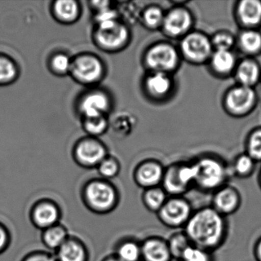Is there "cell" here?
<instances>
[{"label": "cell", "instance_id": "cell-11", "mask_svg": "<svg viewBox=\"0 0 261 261\" xmlns=\"http://www.w3.org/2000/svg\"><path fill=\"white\" fill-rule=\"evenodd\" d=\"M241 204V195L238 189L232 186L226 185L214 192L212 207L223 216L234 214Z\"/></svg>", "mask_w": 261, "mask_h": 261}, {"label": "cell", "instance_id": "cell-3", "mask_svg": "<svg viewBox=\"0 0 261 261\" xmlns=\"http://www.w3.org/2000/svg\"><path fill=\"white\" fill-rule=\"evenodd\" d=\"M259 98L255 88L236 85L224 92L222 107L224 112L234 118L250 115L257 106Z\"/></svg>", "mask_w": 261, "mask_h": 261}, {"label": "cell", "instance_id": "cell-27", "mask_svg": "<svg viewBox=\"0 0 261 261\" xmlns=\"http://www.w3.org/2000/svg\"><path fill=\"white\" fill-rule=\"evenodd\" d=\"M114 255L121 261L142 260L141 244L134 240L122 241L117 246Z\"/></svg>", "mask_w": 261, "mask_h": 261}, {"label": "cell", "instance_id": "cell-34", "mask_svg": "<svg viewBox=\"0 0 261 261\" xmlns=\"http://www.w3.org/2000/svg\"><path fill=\"white\" fill-rule=\"evenodd\" d=\"M16 74V70L13 62L5 58L0 57V82L13 80Z\"/></svg>", "mask_w": 261, "mask_h": 261}, {"label": "cell", "instance_id": "cell-1", "mask_svg": "<svg viewBox=\"0 0 261 261\" xmlns=\"http://www.w3.org/2000/svg\"><path fill=\"white\" fill-rule=\"evenodd\" d=\"M183 230L193 245L207 251L219 248L227 234L225 217L211 207L193 212Z\"/></svg>", "mask_w": 261, "mask_h": 261}, {"label": "cell", "instance_id": "cell-31", "mask_svg": "<svg viewBox=\"0 0 261 261\" xmlns=\"http://www.w3.org/2000/svg\"><path fill=\"white\" fill-rule=\"evenodd\" d=\"M55 10L57 16L65 21L74 20L79 13L77 4L74 1H59L56 3Z\"/></svg>", "mask_w": 261, "mask_h": 261}, {"label": "cell", "instance_id": "cell-12", "mask_svg": "<svg viewBox=\"0 0 261 261\" xmlns=\"http://www.w3.org/2000/svg\"><path fill=\"white\" fill-rule=\"evenodd\" d=\"M233 76L238 85L255 88L261 81L260 65L254 58L245 57L238 61Z\"/></svg>", "mask_w": 261, "mask_h": 261}, {"label": "cell", "instance_id": "cell-42", "mask_svg": "<svg viewBox=\"0 0 261 261\" xmlns=\"http://www.w3.org/2000/svg\"><path fill=\"white\" fill-rule=\"evenodd\" d=\"M103 261H121L115 256V255H113V256H108V257L105 258Z\"/></svg>", "mask_w": 261, "mask_h": 261}, {"label": "cell", "instance_id": "cell-23", "mask_svg": "<svg viewBox=\"0 0 261 261\" xmlns=\"http://www.w3.org/2000/svg\"><path fill=\"white\" fill-rule=\"evenodd\" d=\"M108 105V99L105 94L94 93L84 99L82 110L86 117H100L107 111Z\"/></svg>", "mask_w": 261, "mask_h": 261}, {"label": "cell", "instance_id": "cell-10", "mask_svg": "<svg viewBox=\"0 0 261 261\" xmlns=\"http://www.w3.org/2000/svg\"><path fill=\"white\" fill-rule=\"evenodd\" d=\"M235 20L242 30H259L261 27L260 0H241L234 7Z\"/></svg>", "mask_w": 261, "mask_h": 261}, {"label": "cell", "instance_id": "cell-21", "mask_svg": "<svg viewBox=\"0 0 261 261\" xmlns=\"http://www.w3.org/2000/svg\"><path fill=\"white\" fill-rule=\"evenodd\" d=\"M76 155L84 166H94L100 165L103 161L105 150L100 143L86 140L77 146Z\"/></svg>", "mask_w": 261, "mask_h": 261}, {"label": "cell", "instance_id": "cell-25", "mask_svg": "<svg viewBox=\"0 0 261 261\" xmlns=\"http://www.w3.org/2000/svg\"><path fill=\"white\" fill-rule=\"evenodd\" d=\"M168 198L167 193L160 186L145 189L143 194V204L148 210L155 213L162 208Z\"/></svg>", "mask_w": 261, "mask_h": 261}, {"label": "cell", "instance_id": "cell-19", "mask_svg": "<svg viewBox=\"0 0 261 261\" xmlns=\"http://www.w3.org/2000/svg\"><path fill=\"white\" fill-rule=\"evenodd\" d=\"M165 169L160 163L148 162L139 167L136 175L137 184L145 189L158 187L163 181Z\"/></svg>", "mask_w": 261, "mask_h": 261}, {"label": "cell", "instance_id": "cell-8", "mask_svg": "<svg viewBox=\"0 0 261 261\" xmlns=\"http://www.w3.org/2000/svg\"><path fill=\"white\" fill-rule=\"evenodd\" d=\"M195 17L186 6H174L165 14L163 33L169 39H180L193 30Z\"/></svg>", "mask_w": 261, "mask_h": 261}, {"label": "cell", "instance_id": "cell-2", "mask_svg": "<svg viewBox=\"0 0 261 261\" xmlns=\"http://www.w3.org/2000/svg\"><path fill=\"white\" fill-rule=\"evenodd\" d=\"M195 169L194 187L201 192H215L227 185L230 168L224 160L214 155H202L192 162Z\"/></svg>", "mask_w": 261, "mask_h": 261}, {"label": "cell", "instance_id": "cell-22", "mask_svg": "<svg viewBox=\"0 0 261 261\" xmlns=\"http://www.w3.org/2000/svg\"><path fill=\"white\" fill-rule=\"evenodd\" d=\"M56 252V261L88 260L86 248L77 239L68 238Z\"/></svg>", "mask_w": 261, "mask_h": 261}, {"label": "cell", "instance_id": "cell-36", "mask_svg": "<svg viewBox=\"0 0 261 261\" xmlns=\"http://www.w3.org/2000/svg\"><path fill=\"white\" fill-rule=\"evenodd\" d=\"M118 170V165L112 160H103L99 165V172H100V175L105 178H114L117 175Z\"/></svg>", "mask_w": 261, "mask_h": 261}, {"label": "cell", "instance_id": "cell-39", "mask_svg": "<svg viewBox=\"0 0 261 261\" xmlns=\"http://www.w3.org/2000/svg\"><path fill=\"white\" fill-rule=\"evenodd\" d=\"M23 261H56V259L48 253L37 252L29 255Z\"/></svg>", "mask_w": 261, "mask_h": 261}, {"label": "cell", "instance_id": "cell-43", "mask_svg": "<svg viewBox=\"0 0 261 261\" xmlns=\"http://www.w3.org/2000/svg\"><path fill=\"white\" fill-rule=\"evenodd\" d=\"M258 179H259V186H260V188H261V169H260V172H259V177H258Z\"/></svg>", "mask_w": 261, "mask_h": 261}, {"label": "cell", "instance_id": "cell-41", "mask_svg": "<svg viewBox=\"0 0 261 261\" xmlns=\"http://www.w3.org/2000/svg\"><path fill=\"white\" fill-rule=\"evenodd\" d=\"M253 252H254V256L256 261H261V237L255 244Z\"/></svg>", "mask_w": 261, "mask_h": 261}, {"label": "cell", "instance_id": "cell-30", "mask_svg": "<svg viewBox=\"0 0 261 261\" xmlns=\"http://www.w3.org/2000/svg\"><path fill=\"white\" fill-rule=\"evenodd\" d=\"M246 153L256 163L261 162V127L255 128L247 136Z\"/></svg>", "mask_w": 261, "mask_h": 261}, {"label": "cell", "instance_id": "cell-38", "mask_svg": "<svg viewBox=\"0 0 261 261\" xmlns=\"http://www.w3.org/2000/svg\"><path fill=\"white\" fill-rule=\"evenodd\" d=\"M10 234L5 226L0 224V253H3L8 247Z\"/></svg>", "mask_w": 261, "mask_h": 261}, {"label": "cell", "instance_id": "cell-37", "mask_svg": "<svg viewBox=\"0 0 261 261\" xmlns=\"http://www.w3.org/2000/svg\"><path fill=\"white\" fill-rule=\"evenodd\" d=\"M53 65L56 71L63 73L66 72L71 68V62L67 56L59 55L53 59Z\"/></svg>", "mask_w": 261, "mask_h": 261}, {"label": "cell", "instance_id": "cell-17", "mask_svg": "<svg viewBox=\"0 0 261 261\" xmlns=\"http://www.w3.org/2000/svg\"><path fill=\"white\" fill-rule=\"evenodd\" d=\"M71 68L73 74L82 82H94L101 76V64L92 56L79 58L71 65Z\"/></svg>", "mask_w": 261, "mask_h": 261}, {"label": "cell", "instance_id": "cell-5", "mask_svg": "<svg viewBox=\"0 0 261 261\" xmlns=\"http://www.w3.org/2000/svg\"><path fill=\"white\" fill-rule=\"evenodd\" d=\"M193 163H175L165 169L162 188L169 196H183L195 185Z\"/></svg>", "mask_w": 261, "mask_h": 261}, {"label": "cell", "instance_id": "cell-15", "mask_svg": "<svg viewBox=\"0 0 261 261\" xmlns=\"http://www.w3.org/2000/svg\"><path fill=\"white\" fill-rule=\"evenodd\" d=\"M148 93L156 100H165L175 89V83L172 74L152 72L146 81Z\"/></svg>", "mask_w": 261, "mask_h": 261}, {"label": "cell", "instance_id": "cell-33", "mask_svg": "<svg viewBox=\"0 0 261 261\" xmlns=\"http://www.w3.org/2000/svg\"><path fill=\"white\" fill-rule=\"evenodd\" d=\"M165 14L161 8L152 7L148 9L144 13V22L150 29L162 28Z\"/></svg>", "mask_w": 261, "mask_h": 261}, {"label": "cell", "instance_id": "cell-13", "mask_svg": "<svg viewBox=\"0 0 261 261\" xmlns=\"http://www.w3.org/2000/svg\"><path fill=\"white\" fill-rule=\"evenodd\" d=\"M60 217V211L58 206L49 201H39L32 210L33 224L43 230L58 224Z\"/></svg>", "mask_w": 261, "mask_h": 261}, {"label": "cell", "instance_id": "cell-14", "mask_svg": "<svg viewBox=\"0 0 261 261\" xmlns=\"http://www.w3.org/2000/svg\"><path fill=\"white\" fill-rule=\"evenodd\" d=\"M238 63L233 51H214L207 65L213 75L224 79L233 75Z\"/></svg>", "mask_w": 261, "mask_h": 261}, {"label": "cell", "instance_id": "cell-40", "mask_svg": "<svg viewBox=\"0 0 261 261\" xmlns=\"http://www.w3.org/2000/svg\"><path fill=\"white\" fill-rule=\"evenodd\" d=\"M97 20L100 22V25L113 22V21H115V15H114V12L105 9V10H101L100 14L97 16Z\"/></svg>", "mask_w": 261, "mask_h": 261}, {"label": "cell", "instance_id": "cell-4", "mask_svg": "<svg viewBox=\"0 0 261 261\" xmlns=\"http://www.w3.org/2000/svg\"><path fill=\"white\" fill-rule=\"evenodd\" d=\"M178 48L181 59L192 65L207 64L214 53L210 36L197 30L181 38Z\"/></svg>", "mask_w": 261, "mask_h": 261}, {"label": "cell", "instance_id": "cell-29", "mask_svg": "<svg viewBox=\"0 0 261 261\" xmlns=\"http://www.w3.org/2000/svg\"><path fill=\"white\" fill-rule=\"evenodd\" d=\"M214 51H233L236 46V36L227 30H220L211 36Z\"/></svg>", "mask_w": 261, "mask_h": 261}, {"label": "cell", "instance_id": "cell-26", "mask_svg": "<svg viewBox=\"0 0 261 261\" xmlns=\"http://www.w3.org/2000/svg\"><path fill=\"white\" fill-rule=\"evenodd\" d=\"M256 163L246 152L240 154L234 159L232 166H230V173L238 178H248L254 172Z\"/></svg>", "mask_w": 261, "mask_h": 261}, {"label": "cell", "instance_id": "cell-18", "mask_svg": "<svg viewBox=\"0 0 261 261\" xmlns=\"http://www.w3.org/2000/svg\"><path fill=\"white\" fill-rule=\"evenodd\" d=\"M143 261H171L172 259L167 241L159 237L145 240L141 244Z\"/></svg>", "mask_w": 261, "mask_h": 261}, {"label": "cell", "instance_id": "cell-24", "mask_svg": "<svg viewBox=\"0 0 261 261\" xmlns=\"http://www.w3.org/2000/svg\"><path fill=\"white\" fill-rule=\"evenodd\" d=\"M68 238L69 237L65 227L56 224L53 227L44 230L42 241L47 248L57 251Z\"/></svg>", "mask_w": 261, "mask_h": 261}, {"label": "cell", "instance_id": "cell-35", "mask_svg": "<svg viewBox=\"0 0 261 261\" xmlns=\"http://www.w3.org/2000/svg\"><path fill=\"white\" fill-rule=\"evenodd\" d=\"M107 123L103 116L100 117H86L85 126L91 134H99L106 128Z\"/></svg>", "mask_w": 261, "mask_h": 261}, {"label": "cell", "instance_id": "cell-28", "mask_svg": "<svg viewBox=\"0 0 261 261\" xmlns=\"http://www.w3.org/2000/svg\"><path fill=\"white\" fill-rule=\"evenodd\" d=\"M172 259L179 260L183 253L193 245L184 230L175 232L167 241Z\"/></svg>", "mask_w": 261, "mask_h": 261}, {"label": "cell", "instance_id": "cell-9", "mask_svg": "<svg viewBox=\"0 0 261 261\" xmlns=\"http://www.w3.org/2000/svg\"><path fill=\"white\" fill-rule=\"evenodd\" d=\"M193 213L190 202L183 196H169L157 212L159 219L170 228H184Z\"/></svg>", "mask_w": 261, "mask_h": 261}, {"label": "cell", "instance_id": "cell-32", "mask_svg": "<svg viewBox=\"0 0 261 261\" xmlns=\"http://www.w3.org/2000/svg\"><path fill=\"white\" fill-rule=\"evenodd\" d=\"M178 261H213L212 252L192 245L183 253Z\"/></svg>", "mask_w": 261, "mask_h": 261}, {"label": "cell", "instance_id": "cell-20", "mask_svg": "<svg viewBox=\"0 0 261 261\" xmlns=\"http://www.w3.org/2000/svg\"><path fill=\"white\" fill-rule=\"evenodd\" d=\"M236 46L246 57L254 58L261 55L260 30H241L236 37Z\"/></svg>", "mask_w": 261, "mask_h": 261}, {"label": "cell", "instance_id": "cell-16", "mask_svg": "<svg viewBox=\"0 0 261 261\" xmlns=\"http://www.w3.org/2000/svg\"><path fill=\"white\" fill-rule=\"evenodd\" d=\"M97 40L105 48H117L126 42L127 32L116 21L100 24L97 33Z\"/></svg>", "mask_w": 261, "mask_h": 261}, {"label": "cell", "instance_id": "cell-6", "mask_svg": "<svg viewBox=\"0 0 261 261\" xmlns=\"http://www.w3.org/2000/svg\"><path fill=\"white\" fill-rule=\"evenodd\" d=\"M178 47L169 42H160L150 48L146 62L152 72L172 74L176 72L181 62Z\"/></svg>", "mask_w": 261, "mask_h": 261}, {"label": "cell", "instance_id": "cell-7", "mask_svg": "<svg viewBox=\"0 0 261 261\" xmlns=\"http://www.w3.org/2000/svg\"><path fill=\"white\" fill-rule=\"evenodd\" d=\"M84 201L97 213H106L117 203V191L105 181H93L83 190Z\"/></svg>", "mask_w": 261, "mask_h": 261}]
</instances>
